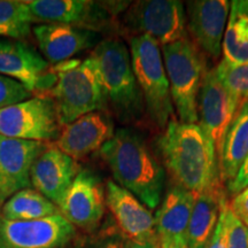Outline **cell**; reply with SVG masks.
I'll list each match as a JSON object with an SVG mask.
<instances>
[{"label":"cell","instance_id":"obj_33","mask_svg":"<svg viewBox=\"0 0 248 248\" xmlns=\"http://www.w3.org/2000/svg\"><path fill=\"white\" fill-rule=\"evenodd\" d=\"M160 248H188L186 240L163 239L160 240Z\"/></svg>","mask_w":248,"mask_h":248},{"label":"cell","instance_id":"obj_9","mask_svg":"<svg viewBox=\"0 0 248 248\" xmlns=\"http://www.w3.org/2000/svg\"><path fill=\"white\" fill-rule=\"evenodd\" d=\"M75 234V226L61 214L36 221L0 216V248H66Z\"/></svg>","mask_w":248,"mask_h":248},{"label":"cell","instance_id":"obj_20","mask_svg":"<svg viewBox=\"0 0 248 248\" xmlns=\"http://www.w3.org/2000/svg\"><path fill=\"white\" fill-rule=\"evenodd\" d=\"M226 197L221 181L195 195L186 243L188 248H207L212 240Z\"/></svg>","mask_w":248,"mask_h":248},{"label":"cell","instance_id":"obj_30","mask_svg":"<svg viewBox=\"0 0 248 248\" xmlns=\"http://www.w3.org/2000/svg\"><path fill=\"white\" fill-rule=\"evenodd\" d=\"M230 208L234 215L248 226V186L234 195L230 203Z\"/></svg>","mask_w":248,"mask_h":248},{"label":"cell","instance_id":"obj_22","mask_svg":"<svg viewBox=\"0 0 248 248\" xmlns=\"http://www.w3.org/2000/svg\"><path fill=\"white\" fill-rule=\"evenodd\" d=\"M248 159V101L235 111L226 130L222 151L218 157L219 176L223 182L235 178Z\"/></svg>","mask_w":248,"mask_h":248},{"label":"cell","instance_id":"obj_15","mask_svg":"<svg viewBox=\"0 0 248 248\" xmlns=\"http://www.w3.org/2000/svg\"><path fill=\"white\" fill-rule=\"evenodd\" d=\"M47 146L0 136V206L16 192L30 187L31 167Z\"/></svg>","mask_w":248,"mask_h":248},{"label":"cell","instance_id":"obj_18","mask_svg":"<svg viewBox=\"0 0 248 248\" xmlns=\"http://www.w3.org/2000/svg\"><path fill=\"white\" fill-rule=\"evenodd\" d=\"M42 55L49 64L69 61L85 49L95 47L101 42L95 31L67 24L45 23L32 28Z\"/></svg>","mask_w":248,"mask_h":248},{"label":"cell","instance_id":"obj_6","mask_svg":"<svg viewBox=\"0 0 248 248\" xmlns=\"http://www.w3.org/2000/svg\"><path fill=\"white\" fill-rule=\"evenodd\" d=\"M179 122L198 123V95L206 75L202 52L188 38L160 46Z\"/></svg>","mask_w":248,"mask_h":248},{"label":"cell","instance_id":"obj_3","mask_svg":"<svg viewBox=\"0 0 248 248\" xmlns=\"http://www.w3.org/2000/svg\"><path fill=\"white\" fill-rule=\"evenodd\" d=\"M89 57L97 71L107 107L117 120L122 123L140 120L145 114V105L126 45L121 39H104Z\"/></svg>","mask_w":248,"mask_h":248},{"label":"cell","instance_id":"obj_34","mask_svg":"<svg viewBox=\"0 0 248 248\" xmlns=\"http://www.w3.org/2000/svg\"><path fill=\"white\" fill-rule=\"evenodd\" d=\"M126 248H160V240L138 243V241H126Z\"/></svg>","mask_w":248,"mask_h":248},{"label":"cell","instance_id":"obj_4","mask_svg":"<svg viewBox=\"0 0 248 248\" xmlns=\"http://www.w3.org/2000/svg\"><path fill=\"white\" fill-rule=\"evenodd\" d=\"M52 70L58 78L51 94L61 126L86 114L108 110L106 98L90 57L83 61L69 60L54 64Z\"/></svg>","mask_w":248,"mask_h":248},{"label":"cell","instance_id":"obj_29","mask_svg":"<svg viewBox=\"0 0 248 248\" xmlns=\"http://www.w3.org/2000/svg\"><path fill=\"white\" fill-rule=\"evenodd\" d=\"M126 240L120 230L114 228L107 229L93 248H126Z\"/></svg>","mask_w":248,"mask_h":248},{"label":"cell","instance_id":"obj_17","mask_svg":"<svg viewBox=\"0 0 248 248\" xmlns=\"http://www.w3.org/2000/svg\"><path fill=\"white\" fill-rule=\"evenodd\" d=\"M114 124L104 111L86 114L64 125L55 140L59 150L78 161L93 152L100 151L114 136Z\"/></svg>","mask_w":248,"mask_h":248},{"label":"cell","instance_id":"obj_21","mask_svg":"<svg viewBox=\"0 0 248 248\" xmlns=\"http://www.w3.org/2000/svg\"><path fill=\"white\" fill-rule=\"evenodd\" d=\"M195 195L193 192L176 185L169 188L154 217L159 240H186Z\"/></svg>","mask_w":248,"mask_h":248},{"label":"cell","instance_id":"obj_24","mask_svg":"<svg viewBox=\"0 0 248 248\" xmlns=\"http://www.w3.org/2000/svg\"><path fill=\"white\" fill-rule=\"evenodd\" d=\"M61 214L55 204L35 188H24L2 204L0 216L9 221H36Z\"/></svg>","mask_w":248,"mask_h":248},{"label":"cell","instance_id":"obj_28","mask_svg":"<svg viewBox=\"0 0 248 248\" xmlns=\"http://www.w3.org/2000/svg\"><path fill=\"white\" fill-rule=\"evenodd\" d=\"M32 93L16 80L0 75V109L28 100Z\"/></svg>","mask_w":248,"mask_h":248},{"label":"cell","instance_id":"obj_13","mask_svg":"<svg viewBox=\"0 0 248 248\" xmlns=\"http://www.w3.org/2000/svg\"><path fill=\"white\" fill-rule=\"evenodd\" d=\"M106 206L126 240L146 243L159 240L155 218L141 201L114 181L105 185Z\"/></svg>","mask_w":248,"mask_h":248},{"label":"cell","instance_id":"obj_16","mask_svg":"<svg viewBox=\"0 0 248 248\" xmlns=\"http://www.w3.org/2000/svg\"><path fill=\"white\" fill-rule=\"evenodd\" d=\"M80 170L82 167L76 160L54 145L47 146L31 167V185L59 208Z\"/></svg>","mask_w":248,"mask_h":248},{"label":"cell","instance_id":"obj_14","mask_svg":"<svg viewBox=\"0 0 248 248\" xmlns=\"http://www.w3.org/2000/svg\"><path fill=\"white\" fill-rule=\"evenodd\" d=\"M37 23L67 24L98 32L110 21L111 12L102 2L85 0L27 1Z\"/></svg>","mask_w":248,"mask_h":248},{"label":"cell","instance_id":"obj_8","mask_svg":"<svg viewBox=\"0 0 248 248\" xmlns=\"http://www.w3.org/2000/svg\"><path fill=\"white\" fill-rule=\"evenodd\" d=\"M123 23L138 35H148L160 46L187 38L186 12L178 0L136 1L123 15Z\"/></svg>","mask_w":248,"mask_h":248},{"label":"cell","instance_id":"obj_26","mask_svg":"<svg viewBox=\"0 0 248 248\" xmlns=\"http://www.w3.org/2000/svg\"><path fill=\"white\" fill-rule=\"evenodd\" d=\"M215 71L239 107L241 104L248 101V63L233 66L221 60L215 67Z\"/></svg>","mask_w":248,"mask_h":248},{"label":"cell","instance_id":"obj_32","mask_svg":"<svg viewBox=\"0 0 248 248\" xmlns=\"http://www.w3.org/2000/svg\"><path fill=\"white\" fill-rule=\"evenodd\" d=\"M207 248H226V234H225V223L223 217L219 214L218 222H217L215 231L212 237V240Z\"/></svg>","mask_w":248,"mask_h":248},{"label":"cell","instance_id":"obj_1","mask_svg":"<svg viewBox=\"0 0 248 248\" xmlns=\"http://www.w3.org/2000/svg\"><path fill=\"white\" fill-rule=\"evenodd\" d=\"M116 184L155 209L162 199L166 171L151 151L146 139L133 128H120L100 148Z\"/></svg>","mask_w":248,"mask_h":248},{"label":"cell","instance_id":"obj_11","mask_svg":"<svg viewBox=\"0 0 248 248\" xmlns=\"http://www.w3.org/2000/svg\"><path fill=\"white\" fill-rule=\"evenodd\" d=\"M106 195L100 178L88 169L80 170L61 201V215L75 228L94 231L106 212Z\"/></svg>","mask_w":248,"mask_h":248},{"label":"cell","instance_id":"obj_7","mask_svg":"<svg viewBox=\"0 0 248 248\" xmlns=\"http://www.w3.org/2000/svg\"><path fill=\"white\" fill-rule=\"evenodd\" d=\"M57 107L52 98L33 97L0 109V136L45 142L60 136Z\"/></svg>","mask_w":248,"mask_h":248},{"label":"cell","instance_id":"obj_31","mask_svg":"<svg viewBox=\"0 0 248 248\" xmlns=\"http://www.w3.org/2000/svg\"><path fill=\"white\" fill-rule=\"evenodd\" d=\"M248 186V159L243 166V168L240 169V171L238 172V175L235 176L233 181L228 183V190L231 194H238L240 191H243L245 187Z\"/></svg>","mask_w":248,"mask_h":248},{"label":"cell","instance_id":"obj_19","mask_svg":"<svg viewBox=\"0 0 248 248\" xmlns=\"http://www.w3.org/2000/svg\"><path fill=\"white\" fill-rule=\"evenodd\" d=\"M51 64L32 46L23 40L0 38V75L36 92Z\"/></svg>","mask_w":248,"mask_h":248},{"label":"cell","instance_id":"obj_23","mask_svg":"<svg viewBox=\"0 0 248 248\" xmlns=\"http://www.w3.org/2000/svg\"><path fill=\"white\" fill-rule=\"evenodd\" d=\"M222 54V60L229 64L248 63V0L231 1Z\"/></svg>","mask_w":248,"mask_h":248},{"label":"cell","instance_id":"obj_27","mask_svg":"<svg viewBox=\"0 0 248 248\" xmlns=\"http://www.w3.org/2000/svg\"><path fill=\"white\" fill-rule=\"evenodd\" d=\"M221 216L225 223L226 248H248V226L234 215L228 200L223 203Z\"/></svg>","mask_w":248,"mask_h":248},{"label":"cell","instance_id":"obj_5","mask_svg":"<svg viewBox=\"0 0 248 248\" xmlns=\"http://www.w3.org/2000/svg\"><path fill=\"white\" fill-rule=\"evenodd\" d=\"M130 55L145 113L154 125L166 129L175 116V107L160 45L151 36L137 35L130 40Z\"/></svg>","mask_w":248,"mask_h":248},{"label":"cell","instance_id":"obj_2","mask_svg":"<svg viewBox=\"0 0 248 248\" xmlns=\"http://www.w3.org/2000/svg\"><path fill=\"white\" fill-rule=\"evenodd\" d=\"M159 146L176 186L198 194L221 179L215 146L199 124L171 120L161 136Z\"/></svg>","mask_w":248,"mask_h":248},{"label":"cell","instance_id":"obj_10","mask_svg":"<svg viewBox=\"0 0 248 248\" xmlns=\"http://www.w3.org/2000/svg\"><path fill=\"white\" fill-rule=\"evenodd\" d=\"M239 105L217 76L215 68L207 70L198 95V122L215 146L217 157L222 151L226 130Z\"/></svg>","mask_w":248,"mask_h":248},{"label":"cell","instance_id":"obj_25","mask_svg":"<svg viewBox=\"0 0 248 248\" xmlns=\"http://www.w3.org/2000/svg\"><path fill=\"white\" fill-rule=\"evenodd\" d=\"M27 1L0 0V37L22 40L32 32V23H36Z\"/></svg>","mask_w":248,"mask_h":248},{"label":"cell","instance_id":"obj_12","mask_svg":"<svg viewBox=\"0 0 248 248\" xmlns=\"http://www.w3.org/2000/svg\"><path fill=\"white\" fill-rule=\"evenodd\" d=\"M186 29L201 52L217 59L222 54L223 37L230 14L228 0L186 1Z\"/></svg>","mask_w":248,"mask_h":248}]
</instances>
